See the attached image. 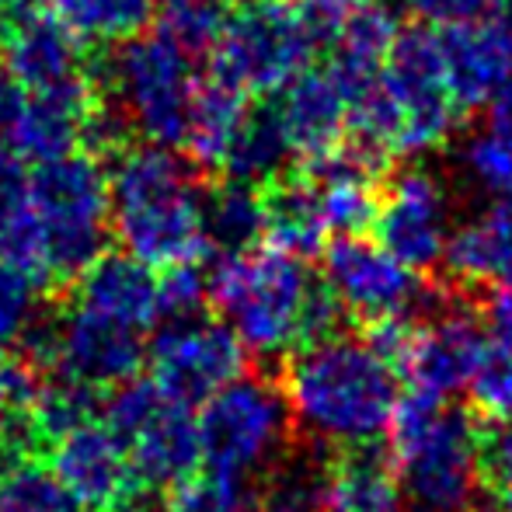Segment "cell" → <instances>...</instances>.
Returning a JSON list of instances; mask_svg holds the SVG:
<instances>
[{"mask_svg":"<svg viewBox=\"0 0 512 512\" xmlns=\"http://www.w3.org/2000/svg\"><path fill=\"white\" fill-rule=\"evenodd\" d=\"M293 422L314 443H380L401 401V377L366 338L331 335L290 352L279 377Z\"/></svg>","mask_w":512,"mask_h":512,"instance_id":"cell-1","label":"cell"},{"mask_svg":"<svg viewBox=\"0 0 512 512\" xmlns=\"http://www.w3.org/2000/svg\"><path fill=\"white\" fill-rule=\"evenodd\" d=\"M112 234L122 251L147 262L150 269H171L199 262L206 241V192L189 161L171 147L143 143L112 157Z\"/></svg>","mask_w":512,"mask_h":512,"instance_id":"cell-2","label":"cell"},{"mask_svg":"<svg viewBox=\"0 0 512 512\" xmlns=\"http://www.w3.org/2000/svg\"><path fill=\"white\" fill-rule=\"evenodd\" d=\"M321 279L307 258L265 244L227 251L209 269V304L255 356H290L304 345L307 310Z\"/></svg>","mask_w":512,"mask_h":512,"instance_id":"cell-3","label":"cell"},{"mask_svg":"<svg viewBox=\"0 0 512 512\" xmlns=\"http://www.w3.org/2000/svg\"><path fill=\"white\" fill-rule=\"evenodd\" d=\"M387 450L401 488L422 512H471L481 488L474 457V418L446 398L422 391L401 394L387 429Z\"/></svg>","mask_w":512,"mask_h":512,"instance_id":"cell-4","label":"cell"},{"mask_svg":"<svg viewBox=\"0 0 512 512\" xmlns=\"http://www.w3.org/2000/svg\"><path fill=\"white\" fill-rule=\"evenodd\" d=\"M32 203L42 227L49 283H74L108 251L112 192L102 157L91 150L35 164Z\"/></svg>","mask_w":512,"mask_h":512,"instance_id":"cell-5","label":"cell"},{"mask_svg":"<svg viewBox=\"0 0 512 512\" xmlns=\"http://www.w3.org/2000/svg\"><path fill=\"white\" fill-rule=\"evenodd\" d=\"M199 446L209 474L248 481L290 453L293 411L279 380L241 373L199 408Z\"/></svg>","mask_w":512,"mask_h":512,"instance_id":"cell-6","label":"cell"},{"mask_svg":"<svg viewBox=\"0 0 512 512\" xmlns=\"http://www.w3.org/2000/svg\"><path fill=\"white\" fill-rule=\"evenodd\" d=\"M192 56H185L164 32L133 35L119 42L112 60L98 67L95 84L126 108L133 133L157 147H182L189 129L192 98L199 77L192 70Z\"/></svg>","mask_w":512,"mask_h":512,"instance_id":"cell-7","label":"cell"},{"mask_svg":"<svg viewBox=\"0 0 512 512\" xmlns=\"http://www.w3.org/2000/svg\"><path fill=\"white\" fill-rule=\"evenodd\" d=\"M105 422L129 450L136 478L147 492H171L196 478L203 464L199 422L192 408L171 401L154 380H129L108 391Z\"/></svg>","mask_w":512,"mask_h":512,"instance_id":"cell-8","label":"cell"},{"mask_svg":"<svg viewBox=\"0 0 512 512\" xmlns=\"http://www.w3.org/2000/svg\"><path fill=\"white\" fill-rule=\"evenodd\" d=\"M25 349L32 370L60 373L102 394L136 380L140 366L147 363L140 331L108 321L81 304L42 314L28 331Z\"/></svg>","mask_w":512,"mask_h":512,"instance_id":"cell-9","label":"cell"},{"mask_svg":"<svg viewBox=\"0 0 512 512\" xmlns=\"http://www.w3.org/2000/svg\"><path fill=\"white\" fill-rule=\"evenodd\" d=\"M488 342L492 331L481 300L450 283L446 293L436 290V304L415 321L398 377H405L408 391L450 398L471 384Z\"/></svg>","mask_w":512,"mask_h":512,"instance_id":"cell-10","label":"cell"},{"mask_svg":"<svg viewBox=\"0 0 512 512\" xmlns=\"http://www.w3.org/2000/svg\"><path fill=\"white\" fill-rule=\"evenodd\" d=\"M150 380L185 408H203L216 391L248 373V349L223 317L164 321L147 349Z\"/></svg>","mask_w":512,"mask_h":512,"instance_id":"cell-11","label":"cell"},{"mask_svg":"<svg viewBox=\"0 0 512 512\" xmlns=\"http://www.w3.org/2000/svg\"><path fill=\"white\" fill-rule=\"evenodd\" d=\"M310 53L314 42L293 18L290 4L258 0L227 21V32L209 63L248 95H276L304 74Z\"/></svg>","mask_w":512,"mask_h":512,"instance_id":"cell-12","label":"cell"},{"mask_svg":"<svg viewBox=\"0 0 512 512\" xmlns=\"http://www.w3.org/2000/svg\"><path fill=\"white\" fill-rule=\"evenodd\" d=\"M384 88L401 108L398 154H429L450 143L460 126L457 98L450 95L443 42L432 28H405L384 63Z\"/></svg>","mask_w":512,"mask_h":512,"instance_id":"cell-13","label":"cell"},{"mask_svg":"<svg viewBox=\"0 0 512 512\" xmlns=\"http://www.w3.org/2000/svg\"><path fill=\"white\" fill-rule=\"evenodd\" d=\"M324 283L338 297L349 317L363 324L415 317L436 304V290L418 279L415 269L391 255L380 244L356 237H335L324 244Z\"/></svg>","mask_w":512,"mask_h":512,"instance_id":"cell-14","label":"cell"},{"mask_svg":"<svg viewBox=\"0 0 512 512\" xmlns=\"http://www.w3.org/2000/svg\"><path fill=\"white\" fill-rule=\"evenodd\" d=\"M49 467L70 502L91 512H150V495L136 478L129 450L108 429L88 418L49 446Z\"/></svg>","mask_w":512,"mask_h":512,"instance_id":"cell-15","label":"cell"},{"mask_svg":"<svg viewBox=\"0 0 512 512\" xmlns=\"http://www.w3.org/2000/svg\"><path fill=\"white\" fill-rule=\"evenodd\" d=\"M380 248L415 272H429L443 262L450 244V196L432 171L408 168L391 178L373 220Z\"/></svg>","mask_w":512,"mask_h":512,"instance_id":"cell-16","label":"cell"},{"mask_svg":"<svg viewBox=\"0 0 512 512\" xmlns=\"http://www.w3.org/2000/svg\"><path fill=\"white\" fill-rule=\"evenodd\" d=\"M95 102L98 84L88 74L28 91L25 108H21L11 133H7L14 154L21 161L46 164L84 150V136H88V119L95 112Z\"/></svg>","mask_w":512,"mask_h":512,"instance_id":"cell-17","label":"cell"},{"mask_svg":"<svg viewBox=\"0 0 512 512\" xmlns=\"http://www.w3.org/2000/svg\"><path fill=\"white\" fill-rule=\"evenodd\" d=\"M81 46L84 42L49 7H35L0 25V63L25 84V91L84 74Z\"/></svg>","mask_w":512,"mask_h":512,"instance_id":"cell-18","label":"cell"},{"mask_svg":"<svg viewBox=\"0 0 512 512\" xmlns=\"http://www.w3.org/2000/svg\"><path fill=\"white\" fill-rule=\"evenodd\" d=\"M74 304L143 335L161 317V276L129 251H105L74 279Z\"/></svg>","mask_w":512,"mask_h":512,"instance_id":"cell-19","label":"cell"},{"mask_svg":"<svg viewBox=\"0 0 512 512\" xmlns=\"http://www.w3.org/2000/svg\"><path fill=\"white\" fill-rule=\"evenodd\" d=\"M446 63V84L457 105L478 108L495 98V91L512 74V25L506 18L457 25L439 32Z\"/></svg>","mask_w":512,"mask_h":512,"instance_id":"cell-20","label":"cell"},{"mask_svg":"<svg viewBox=\"0 0 512 512\" xmlns=\"http://www.w3.org/2000/svg\"><path fill=\"white\" fill-rule=\"evenodd\" d=\"M279 119L290 136V147L304 161L331 154L349 133V95L331 70H304L279 98Z\"/></svg>","mask_w":512,"mask_h":512,"instance_id":"cell-21","label":"cell"},{"mask_svg":"<svg viewBox=\"0 0 512 512\" xmlns=\"http://www.w3.org/2000/svg\"><path fill=\"white\" fill-rule=\"evenodd\" d=\"M443 258L450 283L471 297L512 279V196H499L481 216L453 230Z\"/></svg>","mask_w":512,"mask_h":512,"instance_id":"cell-22","label":"cell"},{"mask_svg":"<svg viewBox=\"0 0 512 512\" xmlns=\"http://www.w3.org/2000/svg\"><path fill=\"white\" fill-rule=\"evenodd\" d=\"M401 478L380 443L342 446L324 464V512H401Z\"/></svg>","mask_w":512,"mask_h":512,"instance_id":"cell-23","label":"cell"},{"mask_svg":"<svg viewBox=\"0 0 512 512\" xmlns=\"http://www.w3.org/2000/svg\"><path fill=\"white\" fill-rule=\"evenodd\" d=\"M0 262L28 272L42 286L49 283L42 227L32 203V175L11 143H0Z\"/></svg>","mask_w":512,"mask_h":512,"instance_id":"cell-24","label":"cell"},{"mask_svg":"<svg viewBox=\"0 0 512 512\" xmlns=\"http://www.w3.org/2000/svg\"><path fill=\"white\" fill-rule=\"evenodd\" d=\"M244 115H248V91L209 67V74L196 88V98H192L189 129H185L182 143L189 161L203 171H223L227 150Z\"/></svg>","mask_w":512,"mask_h":512,"instance_id":"cell-25","label":"cell"},{"mask_svg":"<svg viewBox=\"0 0 512 512\" xmlns=\"http://www.w3.org/2000/svg\"><path fill=\"white\" fill-rule=\"evenodd\" d=\"M398 32V18L384 4H363L352 14L345 32L338 35L335 60L328 67L345 88V95H359V91H366L384 77V63L391 56Z\"/></svg>","mask_w":512,"mask_h":512,"instance_id":"cell-26","label":"cell"},{"mask_svg":"<svg viewBox=\"0 0 512 512\" xmlns=\"http://www.w3.org/2000/svg\"><path fill=\"white\" fill-rule=\"evenodd\" d=\"M265 192V237L290 255L310 258L324 251L328 223L321 213V196L310 175H293L272 182Z\"/></svg>","mask_w":512,"mask_h":512,"instance_id":"cell-27","label":"cell"},{"mask_svg":"<svg viewBox=\"0 0 512 512\" xmlns=\"http://www.w3.org/2000/svg\"><path fill=\"white\" fill-rule=\"evenodd\" d=\"M293 157L297 154H293L286 126L279 119V108L258 105L248 108V115L237 126L227 161H223V175L234 178V182L255 185V189H269L272 182L283 178L286 164Z\"/></svg>","mask_w":512,"mask_h":512,"instance_id":"cell-28","label":"cell"},{"mask_svg":"<svg viewBox=\"0 0 512 512\" xmlns=\"http://www.w3.org/2000/svg\"><path fill=\"white\" fill-rule=\"evenodd\" d=\"M206 241L209 248L251 251L265 237V192L255 185L223 178L220 185L206 192Z\"/></svg>","mask_w":512,"mask_h":512,"instance_id":"cell-29","label":"cell"},{"mask_svg":"<svg viewBox=\"0 0 512 512\" xmlns=\"http://www.w3.org/2000/svg\"><path fill=\"white\" fill-rule=\"evenodd\" d=\"M161 0H49V11L81 42H126L154 21Z\"/></svg>","mask_w":512,"mask_h":512,"instance_id":"cell-30","label":"cell"},{"mask_svg":"<svg viewBox=\"0 0 512 512\" xmlns=\"http://www.w3.org/2000/svg\"><path fill=\"white\" fill-rule=\"evenodd\" d=\"M324 464L328 457L290 450L262 474L255 512H324Z\"/></svg>","mask_w":512,"mask_h":512,"instance_id":"cell-31","label":"cell"},{"mask_svg":"<svg viewBox=\"0 0 512 512\" xmlns=\"http://www.w3.org/2000/svg\"><path fill=\"white\" fill-rule=\"evenodd\" d=\"M164 32L185 56H213L227 32V7L220 0H164L161 25Z\"/></svg>","mask_w":512,"mask_h":512,"instance_id":"cell-32","label":"cell"},{"mask_svg":"<svg viewBox=\"0 0 512 512\" xmlns=\"http://www.w3.org/2000/svg\"><path fill=\"white\" fill-rule=\"evenodd\" d=\"M70 495L53 467L35 457H11L0 467V512H67Z\"/></svg>","mask_w":512,"mask_h":512,"instance_id":"cell-33","label":"cell"},{"mask_svg":"<svg viewBox=\"0 0 512 512\" xmlns=\"http://www.w3.org/2000/svg\"><path fill=\"white\" fill-rule=\"evenodd\" d=\"M42 283L14 265L0 262V356L25 345L28 331L42 317Z\"/></svg>","mask_w":512,"mask_h":512,"instance_id":"cell-34","label":"cell"},{"mask_svg":"<svg viewBox=\"0 0 512 512\" xmlns=\"http://www.w3.org/2000/svg\"><path fill=\"white\" fill-rule=\"evenodd\" d=\"M467 394L478 418H512V338L492 335Z\"/></svg>","mask_w":512,"mask_h":512,"instance_id":"cell-35","label":"cell"},{"mask_svg":"<svg viewBox=\"0 0 512 512\" xmlns=\"http://www.w3.org/2000/svg\"><path fill=\"white\" fill-rule=\"evenodd\" d=\"M460 171L492 196H512V136L492 126L474 133L460 150Z\"/></svg>","mask_w":512,"mask_h":512,"instance_id":"cell-36","label":"cell"},{"mask_svg":"<svg viewBox=\"0 0 512 512\" xmlns=\"http://www.w3.org/2000/svg\"><path fill=\"white\" fill-rule=\"evenodd\" d=\"M157 512H255V495L244 488V481L206 474L171 488Z\"/></svg>","mask_w":512,"mask_h":512,"instance_id":"cell-37","label":"cell"},{"mask_svg":"<svg viewBox=\"0 0 512 512\" xmlns=\"http://www.w3.org/2000/svg\"><path fill=\"white\" fill-rule=\"evenodd\" d=\"M474 457L478 478L488 492H506L512 485V418H478L474 422Z\"/></svg>","mask_w":512,"mask_h":512,"instance_id":"cell-38","label":"cell"},{"mask_svg":"<svg viewBox=\"0 0 512 512\" xmlns=\"http://www.w3.org/2000/svg\"><path fill=\"white\" fill-rule=\"evenodd\" d=\"M209 304V272L199 262H182L161 276V317H196Z\"/></svg>","mask_w":512,"mask_h":512,"instance_id":"cell-39","label":"cell"},{"mask_svg":"<svg viewBox=\"0 0 512 512\" xmlns=\"http://www.w3.org/2000/svg\"><path fill=\"white\" fill-rule=\"evenodd\" d=\"M293 18L307 32V39L317 46H335L338 35L352 21V14L366 4V0H286Z\"/></svg>","mask_w":512,"mask_h":512,"instance_id":"cell-40","label":"cell"},{"mask_svg":"<svg viewBox=\"0 0 512 512\" xmlns=\"http://www.w3.org/2000/svg\"><path fill=\"white\" fill-rule=\"evenodd\" d=\"M418 18L432 25L457 28V25H481L506 14V0H405Z\"/></svg>","mask_w":512,"mask_h":512,"instance_id":"cell-41","label":"cell"},{"mask_svg":"<svg viewBox=\"0 0 512 512\" xmlns=\"http://www.w3.org/2000/svg\"><path fill=\"white\" fill-rule=\"evenodd\" d=\"M35 387V370L21 366L14 359L0 356V439H7V432L18 425L21 411H25L28 398Z\"/></svg>","mask_w":512,"mask_h":512,"instance_id":"cell-42","label":"cell"},{"mask_svg":"<svg viewBox=\"0 0 512 512\" xmlns=\"http://www.w3.org/2000/svg\"><path fill=\"white\" fill-rule=\"evenodd\" d=\"M481 307H485L488 331L495 338H512V279L492 286L485 293V300H481Z\"/></svg>","mask_w":512,"mask_h":512,"instance_id":"cell-43","label":"cell"},{"mask_svg":"<svg viewBox=\"0 0 512 512\" xmlns=\"http://www.w3.org/2000/svg\"><path fill=\"white\" fill-rule=\"evenodd\" d=\"M25 98H28L25 84H21L18 77L0 63V133L4 136L11 133L14 119H18L21 108H25Z\"/></svg>","mask_w":512,"mask_h":512,"instance_id":"cell-44","label":"cell"},{"mask_svg":"<svg viewBox=\"0 0 512 512\" xmlns=\"http://www.w3.org/2000/svg\"><path fill=\"white\" fill-rule=\"evenodd\" d=\"M488 126L512 136V74H509V81L495 91L492 102H488Z\"/></svg>","mask_w":512,"mask_h":512,"instance_id":"cell-45","label":"cell"},{"mask_svg":"<svg viewBox=\"0 0 512 512\" xmlns=\"http://www.w3.org/2000/svg\"><path fill=\"white\" fill-rule=\"evenodd\" d=\"M35 7H42V0H0V25L18 18V14L35 11Z\"/></svg>","mask_w":512,"mask_h":512,"instance_id":"cell-46","label":"cell"},{"mask_svg":"<svg viewBox=\"0 0 512 512\" xmlns=\"http://www.w3.org/2000/svg\"><path fill=\"white\" fill-rule=\"evenodd\" d=\"M223 7H237V11H241V7H251V4H258V0H220Z\"/></svg>","mask_w":512,"mask_h":512,"instance_id":"cell-47","label":"cell"},{"mask_svg":"<svg viewBox=\"0 0 512 512\" xmlns=\"http://www.w3.org/2000/svg\"><path fill=\"white\" fill-rule=\"evenodd\" d=\"M161 4H164V0H161Z\"/></svg>","mask_w":512,"mask_h":512,"instance_id":"cell-48","label":"cell"}]
</instances>
